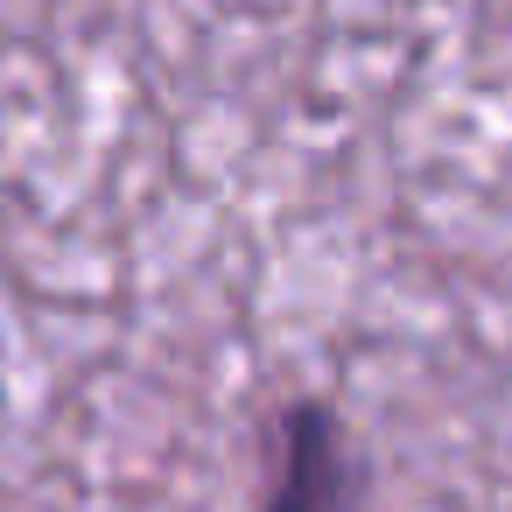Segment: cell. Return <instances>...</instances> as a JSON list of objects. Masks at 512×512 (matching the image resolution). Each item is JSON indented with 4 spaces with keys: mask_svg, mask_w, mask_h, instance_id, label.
I'll return each mask as SVG.
<instances>
[{
    "mask_svg": "<svg viewBox=\"0 0 512 512\" xmlns=\"http://www.w3.org/2000/svg\"><path fill=\"white\" fill-rule=\"evenodd\" d=\"M267 512H351L330 407H288V421H281V477H274Z\"/></svg>",
    "mask_w": 512,
    "mask_h": 512,
    "instance_id": "obj_1",
    "label": "cell"
}]
</instances>
